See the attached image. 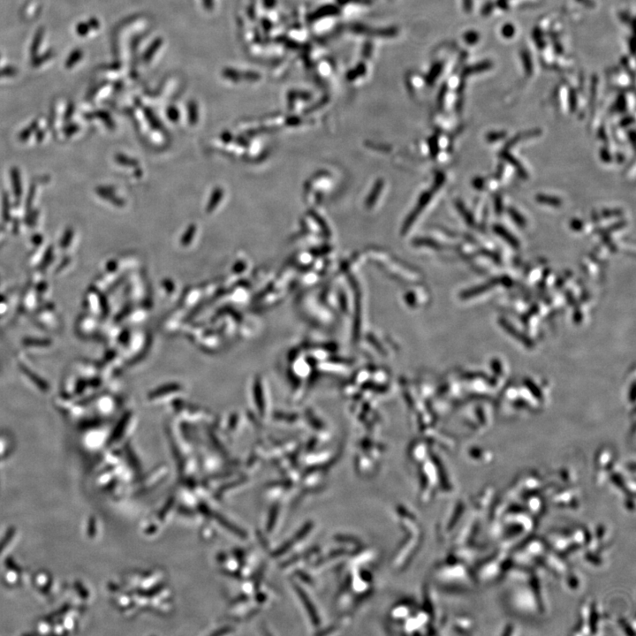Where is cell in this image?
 <instances>
[{"label": "cell", "instance_id": "ac0fdd59", "mask_svg": "<svg viewBox=\"0 0 636 636\" xmlns=\"http://www.w3.org/2000/svg\"><path fill=\"white\" fill-rule=\"evenodd\" d=\"M339 4H346L348 3H359V4H368L369 0H338Z\"/></svg>", "mask_w": 636, "mask_h": 636}, {"label": "cell", "instance_id": "52a82bcc", "mask_svg": "<svg viewBox=\"0 0 636 636\" xmlns=\"http://www.w3.org/2000/svg\"><path fill=\"white\" fill-rule=\"evenodd\" d=\"M339 12H340V10H339V8L338 7V6H336V5H333V4H326V5H323V6H321L320 8L316 9L315 12H312V13L309 15V21H312V22H314V21H316L317 19L326 18V17H329V16L339 15Z\"/></svg>", "mask_w": 636, "mask_h": 636}, {"label": "cell", "instance_id": "8992f818", "mask_svg": "<svg viewBox=\"0 0 636 636\" xmlns=\"http://www.w3.org/2000/svg\"><path fill=\"white\" fill-rule=\"evenodd\" d=\"M493 497L494 490L492 488H488L486 490H482V494H478L476 497H474V502H472L474 510L478 513H483L486 508L490 506Z\"/></svg>", "mask_w": 636, "mask_h": 636}, {"label": "cell", "instance_id": "7a4b0ae2", "mask_svg": "<svg viewBox=\"0 0 636 636\" xmlns=\"http://www.w3.org/2000/svg\"><path fill=\"white\" fill-rule=\"evenodd\" d=\"M436 571L443 584L453 590L467 591L478 585L470 566L455 556L451 555Z\"/></svg>", "mask_w": 636, "mask_h": 636}, {"label": "cell", "instance_id": "2e32d148", "mask_svg": "<svg viewBox=\"0 0 636 636\" xmlns=\"http://www.w3.org/2000/svg\"><path fill=\"white\" fill-rule=\"evenodd\" d=\"M72 237H73V231H72V230H68V231H66V234H65L64 237H63V239H62L61 247H63V248L68 246V244L70 243V240L72 239Z\"/></svg>", "mask_w": 636, "mask_h": 636}, {"label": "cell", "instance_id": "ba28073f", "mask_svg": "<svg viewBox=\"0 0 636 636\" xmlns=\"http://www.w3.org/2000/svg\"><path fill=\"white\" fill-rule=\"evenodd\" d=\"M454 629L460 634H472L475 629L474 620L466 615L458 617L454 621Z\"/></svg>", "mask_w": 636, "mask_h": 636}, {"label": "cell", "instance_id": "7c38bea8", "mask_svg": "<svg viewBox=\"0 0 636 636\" xmlns=\"http://www.w3.org/2000/svg\"><path fill=\"white\" fill-rule=\"evenodd\" d=\"M441 70H442V66H441V64H438V63L432 66L430 72L427 75V81L428 82L434 81V80L439 75V73H441Z\"/></svg>", "mask_w": 636, "mask_h": 636}, {"label": "cell", "instance_id": "44dd1931", "mask_svg": "<svg viewBox=\"0 0 636 636\" xmlns=\"http://www.w3.org/2000/svg\"><path fill=\"white\" fill-rule=\"evenodd\" d=\"M203 2H204V5H205V8H206V10L211 11V10L213 9V6H214L213 0H203Z\"/></svg>", "mask_w": 636, "mask_h": 636}, {"label": "cell", "instance_id": "d6986e66", "mask_svg": "<svg viewBox=\"0 0 636 636\" xmlns=\"http://www.w3.org/2000/svg\"><path fill=\"white\" fill-rule=\"evenodd\" d=\"M7 198L8 197H4V210H3L4 214H3V216H4V220H8V218H9V204H8Z\"/></svg>", "mask_w": 636, "mask_h": 636}, {"label": "cell", "instance_id": "9a60e30c", "mask_svg": "<svg viewBox=\"0 0 636 636\" xmlns=\"http://www.w3.org/2000/svg\"><path fill=\"white\" fill-rule=\"evenodd\" d=\"M372 43L371 42H366L365 44L363 45V57L365 59H369L370 58V55L372 53Z\"/></svg>", "mask_w": 636, "mask_h": 636}, {"label": "cell", "instance_id": "5b68a950", "mask_svg": "<svg viewBox=\"0 0 636 636\" xmlns=\"http://www.w3.org/2000/svg\"><path fill=\"white\" fill-rule=\"evenodd\" d=\"M351 30L356 34L361 35H371L377 37H394L398 34L396 27H387L382 29H371L370 27L364 26L363 24H354L352 25Z\"/></svg>", "mask_w": 636, "mask_h": 636}, {"label": "cell", "instance_id": "ffe728a7", "mask_svg": "<svg viewBox=\"0 0 636 636\" xmlns=\"http://www.w3.org/2000/svg\"><path fill=\"white\" fill-rule=\"evenodd\" d=\"M245 77L248 79V80H250V81H256V80H258L259 78H260V75H259L258 73L248 72V73L245 74Z\"/></svg>", "mask_w": 636, "mask_h": 636}, {"label": "cell", "instance_id": "5bb4252c", "mask_svg": "<svg viewBox=\"0 0 636 636\" xmlns=\"http://www.w3.org/2000/svg\"><path fill=\"white\" fill-rule=\"evenodd\" d=\"M224 75L228 79H231V81H237L240 79V74L239 72H237L236 70L226 69L224 71Z\"/></svg>", "mask_w": 636, "mask_h": 636}, {"label": "cell", "instance_id": "277c9868", "mask_svg": "<svg viewBox=\"0 0 636 636\" xmlns=\"http://www.w3.org/2000/svg\"><path fill=\"white\" fill-rule=\"evenodd\" d=\"M523 507L525 510L530 513L535 518H539L544 515L546 510V502L539 492L530 494L526 497H522Z\"/></svg>", "mask_w": 636, "mask_h": 636}, {"label": "cell", "instance_id": "4fadbf2b", "mask_svg": "<svg viewBox=\"0 0 636 636\" xmlns=\"http://www.w3.org/2000/svg\"><path fill=\"white\" fill-rule=\"evenodd\" d=\"M81 57H82V52H81V50H74L73 53H72V55L70 56V58L67 59V61H66V66H67V67H71V66H73L76 62L79 61V60L81 59Z\"/></svg>", "mask_w": 636, "mask_h": 636}, {"label": "cell", "instance_id": "603a6c76", "mask_svg": "<svg viewBox=\"0 0 636 636\" xmlns=\"http://www.w3.org/2000/svg\"><path fill=\"white\" fill-rule=\"evenodd\" d=\"M41 36H42V35H41L40 33H38V35H37L36 38H35V43H34V45L32 47V51H33V52L36 51V49H37V46L39 45V42H40Z\"/></svg>", "mask_w": 636, "mask_h": 636}, {"label": "cell", "instance_id": "3957f363", "mask_svg": "<svg viewBox=\"0 0 636 636\" xmlns=\"http://www.w3.org/2000/svg\"><path fill=\"white\" fill-rule=\"evenodd\" d=\"M563 490H556L552 495V503L561 508L577 509L581 505L580 492L572 486L562 488Z\"/></svg>", "mask_w": 636, "mask_h": 636}, {"label": "cell", "instance_id": "8fae6325", "mask_svg": "<svg viewBox=\"0 0 636 636\" xmlns=\"http://www.w3.org/2000/svg\"><path fill=\"white\" fill-rule=\"evenodd\" d=\"M161 44H162V41H161V39H157V40H156L155 42H153V43L151 44V47H150V49L147 50L146 52H145L144 57H143V59H144L145 61H150L151 58H152V57H153V55H154L155 52L158 50V48L160 47Z\"/></svg>", "mask_w": 636, "mask_h": 636}, {"label": "cell", "instance_id": "30bf717a", "mask_svg": "<svg viewBox=\"0 0 636 636\" xmlns=\"http://www.w3.org/2000/svg\"><path fill=\"white\" fill-rule=\"evenodd\" d=\"M12 187H13V192L15 193L16 197H19L21 194V185H20V179H19V174L18 170L14 168L12 170Z\"/></svg>", "mask_w": 636, "mask_h": 636}, {"label": "cell", "instance_id": "6da1fadb", "mask_svg": "<svg viewBox=\"0 0 636 636\" xmlns=\"http://www.w3.org/2000/svg\"><path fill=\"white\" fill-rule=\"evenodd\" d=\"M513 560L509 551L499 548L493 554L484 558L474 566L473 572L478 584L489 585L505 579L506 573L512 567Z\"/></svg>", "mask_w": 636, "mask_h": 636}, {"label": "cell", "instance_id": "e0dca14e", "mask_svg": "<svg viewBox=\"0 0 636 636\" xmlns=\"http://www.w3.org/2000/svg\"><path fill=\"white\" fill-rule=\"evenodd\" d=\"M88 31H89V26L87 24L81 23L77 27V33L79 35H86Z\"/></svg>", "mask_w": 636, "mask_h": 636}, {"label": "cell", "instance_id": "9c48e42d", "mask_svg": "<svg viewBox=\"0 0 636 636\" xmlns=\"http://www.w3.org/2000/svg\"><path fill=\"white\" fill-rule=\"evenodd\" d=\"M367 67L364 63H359L357 66H355L354 69L350 70L347 73V80L349 81H354L355 79L363 76L366 73Z\"/></svg>", "mask_w": 636, "mask_h": 636}, {"label": "cell", "instance_id": "7402d4cb", "mask_svg": "<svg viewBox=\"0 0 636 636\" xmlns=\"http://www.w3.org/2000/svg\"><path fill=\"white\" fill-rule=\"evenodd\" d=\"M263 4L265 7L270 9L276 4V0H263Z\"/></svg>", "mask_w": 636, "mask_h": 636}]
</instances>
